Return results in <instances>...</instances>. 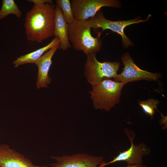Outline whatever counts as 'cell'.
<instances>
[{
  "mask_svg": "<svg viewBox=\"0 0 167 167\" xmlns=\"http://www.w3.org/2000/svg\"><path fill=\"white\" fill-rule=\"evenodd\" d=\"M56 162L51 167H99L105 161L103 156H91L85 153H77L70 156H51Z\"/></svg>",
  "mask_w": 167,
  "mask_h": 167,
  "instance_id": "9",
  "label": "cell"
},
{
  "mask_svg": "<svg viewBox=\"0 0 167 167\" xmlns=\"http://www.w3.org/2000/svg\"><path fill=\"white\" fill-rule=\"evenodd\" d=\"M56 5L61 9L66 22L69 24L75 20L69 0H56Z\"/></svg>",
  "mask_w": 167,
  "mask_h": 167,
  "instance_id": "15",
  "label": "cell"
},
{
  "mask_svg": "<svg viewBox=\"0 0 167 167\" xmlns=\"http://www.w3.org/2000/svg\"><path fill=\"white\" fill-rule=\"evenodd\" d=\"M151 16V15H149L144 20L140 19L139 17H137L128 20L113 21L105 18L102 11L100 10L94 17L90 18L85 20V21L91 28H101L102 31L109 29L117 33L122 37L123 47L128 48L130 46L133 45V44L125 34V28L131 24L146 21Z\"/></svg>",
  "mask_w": 167,
  "mask_h": 167,
  "instance_id": "5",
  "label": "cell"
},
{
  "mask_svg": "<svg viewBox=\"0 0 167 167\" xmlns=\"http://www.w3.org/2000/svg\"><path fill=\"white\" fill-rule=\"evenodd\" d=\"M28 2H32L34 4H41L46 3L53 4V1L52 0H28Z\"/></svg>",
  "mask_w": 167,
  "mask_h": 167,
  "instance_id": "17",
  "label": "cell"
},
{
  "mask_svg": "<svg viewBox=\"0 0 167 167\" xmlns=\"http://www.w3.org/2000/svg\"><path fill=\"white\" fill-rule=\"evenodd\" d=\"M68 24L66 21L60 8L56 5L54 36L60 41L59 49L65 50L71 47L68 34Z\"/></svg>",
  "mask_w": 167,
  "mask_h": 167,
  "instance_id": "12",
  "label": "cell"
},
{
  "mask_svg": "<svg viewBox=\"0 0 167 167\" xmlns=\"http://www.w3.org/2000/svg\"><path fill=\"white\" fill-rule=\"evenodd\" d=\"M126 84L108 79L92 87L89 93L95 108L109 111L119 103L122 90Z\"/></svg>",
  "mask_w": 167,
  "mask_h": 167,
  "instance_id": "3",
  "label": "cell"
},
{
  "mask_svg": "<svg viewBox=\"0 0 167 167\" xmlns=\"http://www.w3.org/2000/svg\"><path fill=\"white\" fill-rule=\"evenodd\" d=\"M96 55L93 53L87 55L84 65V75L92 87L104 80L115 78L120 64L118 62H100L96 58Z\"/></svg>",
  "mask_w": 167,
  "mask_h": 167,
  "instance_id": "4",
  "label": "cell"
},
{
  "mask_svg": "<svg viewBox=\"0 0 167 167\" xmlns=\"http://www.w3.org/2000/svg\"><path fill=\"white\" fill-rule=\"evenodd\" d=\"M126 167H147V166L146 165L141 164L128 165Z\"/></svg>",
  "mask_w": 167,
  "mask_h": 167,
  "instance_id": "18",
  "label": "cell"
},
{
  "mask_svg": "<svg viewBox=\"0 0 167 167\" xmlns=\"http://www.w3.org/2000/svg\"><path fill=\"white\" fill-rule=\"evenodd\" d=\"M60 45H57L47 51L44 54L37 60L35 64L38 68V78L36 82L37 89L47 88L51 80L48 75L50 67L52 64V58Z\"/></svg>",
  "mask_w": 167,
  "mask_h": 167,
  "instance_id": "11",
  "label": "cell"
},
{
  "mask_svg": "<svg viewBox=\"0 0 167 167\" xmlns=\"http://www.w3.org/2000/svg\"><path fill=\"white\" fill-rule=\"evenodd\" d=\"M124 131L131 142L130 147L128 150L120 152L111 161L107 163L105 161L99 166V167H104L111 164L122 161L126 162L128 165L143 164V157L150 153V148L143 143L135 145L133 143L135 137L134 134L133 132L132 136H131L128 129H124Z\"/></svg>",
  "mask_w": 167,
  "mask_h": 167,
  "instance_id": "8",
  "label": "cell"
},
{
  "mask_svg": "<svg viewBox=\"0 0 167 167\" xmlns=\"http://www.w3.org/2000/svg\"><path fill=\"white\" fill-rule=\"evenodd\" d=\"M2 2L0 10V19L10 14L14 15L18 18L22 16V12L14 0H3Z\"/></svg>",
  "mask_w": 167,
  "mask_h": 167,
  "instance_id": "14",
  "label": "cell"
},
{
  "mask_svg": "<svg viewBox=\"0 0 167 167\" xmlns=\"http://www.w3.org/2000/svg\"><path fill=\"white\" fill-rule=\"evenodd\" d=\"M91 28L85 20L75 19L68 24V39L74 49L83 51L87 56L99 51L102 45L100 38L101 32L94 37L92 35Z\"/></svg>",
  "mask_w": 167,
  "mask_h": 167,
  "instance_id": "2",
  "label": "cell"
},
{
  "mask_svg": "<svg viewBox=\"0 0 167 167\" xmlns=\"http://www.w3.org/2000/svg\"><path fill=\"white\" fill-rule=\"evenodd\" d=\"M60 41L57 36L48 45L30 53L20 56L13 62L15 67L17 68L19 66L26 63H35L36 61L41 57L45 52L58 45H60Z\"/></svg>",
  "mask_w": 167,
  "mask_h": 167,
  "instance_id": "13",
  "label": "cell"
},
{
  "mask_svg": "<svg viewBox=\"0 0 167 167\" xmlns=\"http://www.w3.org/2000/svg\"><path fill=\"white\" fill-rule=\"evenodd\" d=\"M160 103L159 101L153 98L149 99L143 101H140L139 104L143 112L153 119L155 113V109L157 110V104Z\"/></svg>",
  "mask_w": 167,
  "mask_h": 167,
  "instance_id": "16",
  "label": "cell"
},
{
  "mask_svg": "<svg viewBox=\"0 0 167 167\" xmlns=\"http://www.w3.org/2000/svg\"><path fill=\"white\" fill-rule=\"evenodd\" d=\"M55 7L53 4H34L27 13L24 25L28 41L41 43L54 36Z\"/></svg>",
  "mask_w": 167,
  "mask_h": 167,
  "instance_id": "1",
  "label": "cell"
},
{
  "mask_svg": "<svg viewBox=\"0 0 167 167\" xmlns=\"http://www.w3.org/2000/svg\"><path fill=\"white\" fill-rule=\"evenodd\" d=\"M0 167H47L34 165L25 156L10 148L5 144H0Z\"/></svg>",
  "mask_w": 167,
  "mask_h": 167,
  "instance_id": "10",
  "label": "cell"
},
{
  "mask_svg": "<svg viewBox=\"0 0 167 167\" xmlns=\"http://www.w3.org/2000/svg\"><path fill=\"white\" fill-rule=\"evenodd\" d=\"M71 5L75 19L84 21L94 17L102 7L119 8L121 4L116 0H72Z\"/></svg>",
  "mask_w": 167,
  "mask_h": 167,
  "instance_id": "6",
  "label": "cell"
},
{
  "mask_svg": "<svg viewBox=\"0 0 167 167\" xmlns=\"http://www.w3.org/2000/svg\"><path fill=\"white\" fill-rule=\"evenodd\" d=\"M121 59L124 65L123 71L113 79L115 81L124 83L141 80L155 81L162 75L160 73H154L143 70L135 64L129 52L124 53Z\"/></svg>",
  "mask_w": 167,
  "mask_h": 167,
  "instance_id": "7",
  "label": "cell"
}]
</instances>
